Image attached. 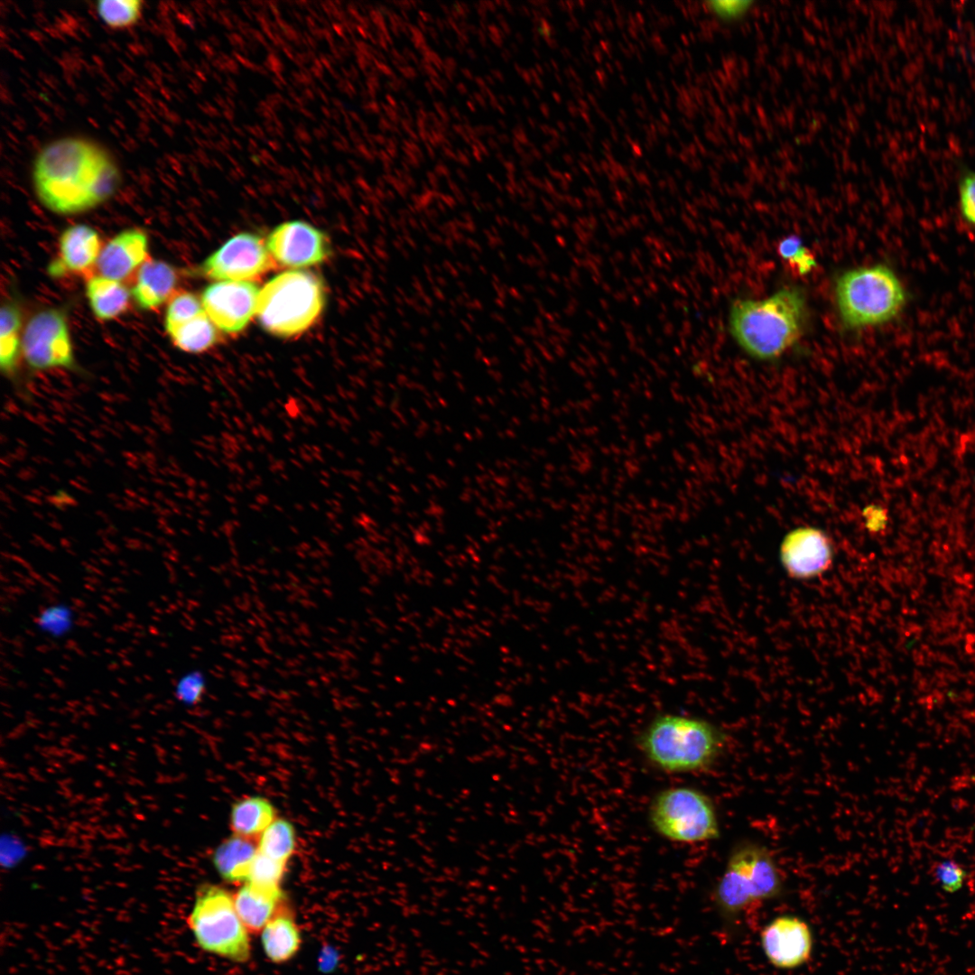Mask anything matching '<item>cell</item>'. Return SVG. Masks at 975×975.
<instances>
[{
    "label": "cell",
    "instance_id": "cell-1",
    "mask_svg": "<svg viewBox=\"0 0 975 975\" xmlns=\"http://www.w3.org/2000/svg\"><path fill=\"white\" fill-rule=\"evenodd\" d=\"M31 175L39 200L59 214L98 206L121 182L113 154L97 141L79 135L59 137L42 146L32 160Z\"/></svg>",
    "mask_w": 975,
    "mask_h": 975
},
{
    "label": "cell",
    "instance_id": "cell-2",
    "mask_svg": "<svg viewBox=\"0 0 975 975\" xmlns=\"http://www.w3.org/2000/svg\"><path fill=\"white\" fill-rule=\"evenodd\" d=\"M723 731L692 716L659 713L646 724L637 744L645 757L666 773H690L708 768L721 755Z\"/></svg>",
    "mask_w": 975,
    "mask_h": 975
},
{
    "label": "cell",
    "instance_id": "cell-3",
    "mask_svg": "<svg viewBox=\"0 0 975 975\" xmlns=\"http://www.w3.org/2000/svg\"><path fill=\"white\" fill-rule=\"evenodd\" d=\"M805 314L801 290L784 288L761 301L737 300L729 328L737 342L754 358L773 359L796 342Z\"/></svg>",
    "mask_w": 975,
    "mask_h": 975
},
{
    "label": "cell",
    "instance_id": "cell-4",
    "mask_svg": "<svg viewBox=\"0 0 975 975\" xmlns=\"http://www.w3.org/2000/svg\"><path fill=\"white\" fill-rule=\"evenodd\" d=\"M784 889V877L771 852L758 843L743 841L731 850L711 901L730 929L748 908L779 897Z\"/></svg>",
    "mask_w": 975,
    "mask_h": 975
},
{
    "label": "cell",
    "instance_id": "cell-5",
    "mask_svg": "<svg viewBox=\"0 0 975 975\" xmlns=\"http://www.w3.org/2000/svg\"><path fill=\"white\" fill-rule=\"evenodd\" d=\"M324 304L325 289L317 275L302 270L286 271L260 289L255 315L267 332L292 337L317 320Z\"/></svg>",
    "mask_w": 975,
    "mask_h": 975
},
{
    "label": "cell",
    "instance_id": "cell-6",
    "mask_svg": "<svg viewBox=\"0 0 975 975\" xmlns=\"http://www.w3.org/2000/svg\"><path fill=\"white\" fill-rule=\"evenodd\" d=\"M836 302L846 328L859 329L894 319L905 303V291L886 265L859 267L843 273L836 282Z\"/></svg>",
    "mask_w": 975,
    "mask_h": 975
},
{
    "label": "cell",
    "instance_id": "cell-7",
    "mask_svg": "<svg viewBox=\"0 0 975 975\" xmlns=\"http://www.w3.org/2000/svg\"><path fill=\"white\" fill-rule=\"evenodd\" d=\"M188 924L202 950L235 961L249 958L248 931L226 889L210 884L200 887Z\"/></svg>",
    "mask_w": 975,
    "mask_h": 975
},
{
    "label": "cell",
    "instance_id": "cell-8",
    "mask_svg": "<svg viewBox=\"0 0 975 975\" xmlns=\"http://www.w3.org/2000/svg\"><path fill=\"white\" fill-rule=\"evenodd\" d=\"M648 818L663 838L679 843H698L720 835L717 812L711 799L688 786L661 790L652 800Z\"/></svg>",
    "mask_w": 975,
    "mask_h": 975
},
{
    "label": "cell",
    "instance_id": "cell-9",
    "mask_svg": "<svg viewBox=\"0 0 975 975\" xmlns=\"http://www.w3.org/2000/svg\"><path fill=\"white\" fill-rule=\"evenodd\" d=\"M23 357L33 372L54 368L76 369V360L63 311L49 309L27 323L22 339Z\"/></svg>",
    "mask_w": 975,
    "mask_h": 975
},
{
    "label": "cell",
    "instance_id": "cell-10",
    "mask_svg": "<svg viewBox=\"0 0 975 975\" xmlns=\"http://www.w3.org/2000/svg\"><path fill=\"white\" fill-rule=\"evenodd\" d=\"M274 266L266 244L257 235L239 233L210 255L201 265V274L217 282L250 281Z\"/></svg>",
    "mask_w": 975,
    "mask_h": 975
},
{
    "label": "cell",
    "instance_id": "cell-11",
    "mask_svg": "<svg viewBox=\"0 0 975 975\" xmlns=\"http://www.w3.org/2000/svg\"><path fill=\"white\" fill-rule=\"evenodd\" d=\"M760 944L766 961L774 968L792 970L811 960L814 936L811 925L803 918L780 915L764 925Z\"/></svg>",
    "mask_w": 975,
    "mask_h": 975
},
{
    "label": "cell",
    "instance_id": "cell-12",
    "mask_svg": "<svg viewBox=\"0 0 975 975\" xmlns=\"http://www.w3.org/2000/svg\"><path fill=\"white\" fill-rule=\"evenodd\" d=\"M259 292L257 285L250 281H220L207 286L200 300L204 311L218 330L237 333L255 314Z\"/></svg>",
    "mask_w": 975,
    "mask_h": 975
},
{
    "label": "cell",
    "instance_id": "cell-13",
    "mask_svg": "<svg viewBox=\"0 0 975 975\" xmlns=\"http://www.w3.org/2000/svg\"><path fill=\"white\" fill-rule=\"evenodd\" d=\"M266 246L273 260L291 268L320 264L331 253L327 235L312 225L300 220L277 226L269 234Z\"/></svg>",
    "mask_w": 975,
    "mask_h": 975
},
{
    "label": "cell",
    "instance_id": "cell-14",
    "mask_svg": "<svg viewBox=\"0 0 975 975\" xmlns=\"http://www.w3.org/2000/svg\"><path fill=\"white\" fill-rule=\"evenodd\" d=\"M833 548L828 535L814 527H798L788 533L780 545V562L787 574L796 580L815 578L828 571Z\"/></svg>",
    "mask_w": 975,
    "mask_h": 975
},
{
    "label": "cell",
    "instance_id": "cell-15",
    "mask_svg": "<svg viewBox=\"0 0 975 975\" xmlns=\"http://www.w3.org/2000/svg\"><path fill=\"white\" fill-rule=\"evenodd\" d=\"M149 258L146 235L139 229L123 231L101 249L97 269L101 276L123 282Z\"/></svg>",
    "mask_w": 975,
    "mask_h": 975
},
{
    "label": "cell",
    "instance_id": "cell-16",
    "mask_svg": "<svg viewBox=\"0 0 975 975\" xmlns=\"http://www.w3.org/2000/svg\"><path fill=\"white\" fill-rule=\"evenodd\" d=\"M98 234L92 228L78 224L66 228L59 240V257L51 265L52 274L70 273L90 278L102 249Z\"/></svg>",
    "mask_w": 975,
    "mask_h": 975
},
{
    "label": "cell",
    "instance_id": "cell-17",
    "mask_svg": "<svg viewBox=\"0 0 975 975\" xmlns=\"http://www.w3.org/2000/svg\"><path fill=\"white\" fill-rule=\"evenodd\" d=\"M177 274L169 264L148 258L135 275L132 295L144 310H156L175 293Z\"/></svg>",
    "mask_w": 975,
    "mask_h": 975
},
{
    "label": "cell",
    "instance_id": "cell-18",
    "mask_svg": "<svg viewBox=\"0 0 975 975\" xmlns=\"http://www.w3.org/2000/svg\"><path fill=\"white\" fill-rule=\"evenodd\" d=\"M233 898L242 923L251 933L262 932L284 901L281 889L266 890L248 883H245Z\"/></svg>",
    "mask_w": 975,
    "mask_h": 975
},
{
    "label": "cell",
    "instance_id": "cell-19",
    "mask_svg": "<svg viewBox=\"0 0 975 975\" xmlns=\"http://www.w3.org/2000/svg\"><path fill=\"white\" fill-rule=\"evenodd\" d=\"M262 943L269 960L281 963L292 959L301 944L293 915L284 901L262 931Z\"/></svg>",
    "mask_w": 975,
    "mask_h": 975
},
{
    "label": "cell",
    "instance_id": "cell-20",
    "mask_svg": "<svg viewBox=\"0 0 975 975\" xmlns=\"http://www.w3.org/2000/svg\"><path fill=\"white\" fill-rule=\"evenodd\" d=\"M256 853L257 840L233 834L215 849L211 859L224 880L246 883Z\"/></svg>",
    "mask_w": 975,
    "mask_h": 975
},
{
    "label": "cell",
    "instance_id": "cell-21",
    "mask_svg": "<svg viewBox=\"0 0 975 975\" xmlns=\"http://www.w3.org/2000/svg\"><path fill=\"white\" fill-rule=\"evenodd\" d=\"M87 297L95 316L110 320L125 312L130 303V292L122 282L101 275L87 281Z\"/></svg>",
    "mask_w": 975,
    "mask_h": 975
},
{
    "label": "cell",
    "instance_id": "cell-22",
    "mask_svg": "<svg viewBox=\"0 0 975 975\" xmlns=\"http://www.w3.org/2000/svg\"><path fill=\"white\" fill-rule=\"evenodd\" d=\"M275 819L274 807L267 799L250 796L232 805L230 826L234 834L257 840Z\"/></svg>",
    "mask_w": 975,
    "mask_h": 975
},
{
    "label": "cell",
    "instance_id": "cell-23",
    "mask_svg": "<svg viewBox=\"0 0 975 975\" xmlns=\"http://www.w3.org/2000/svg\"><path fill=\"white\" fill-rule=\"evenodd\" d=\"M0 317V367L3 374L15 383L22 327L20 308L14 302H5L1 308Z\"/></svg>",
    "mask_w": 975,
    "mask_h": 975
},
{
    "label": "cell",
    "instance_id": "cell-24",
    "mask_svg": "<svg viewBox=\"0 0 975 975\" xmlns=\"http://www.w3.org/2000/svg\"><path fill=\"white\" fill-rule=\"evenodd\" d=\"M218 328L205 311L167 331L173 345L181 351L199 354L218 342Z\"/></svg>",
    "mask_w": 975,
    "mask_h": 975
},
{
    "label": "cell",
    "instance_id": "cell-25",
    "mask_svg": "<svg viewBox=\"0 0 975 975\" xmlns=\"http://www.w3.org/2000/svg\"><path fill=\"white\" fill-rule=\"evenodd\" d=\"M296 847L293 825L285 819L276 818L257 840L258 852L287 863Z\"/></svg>",
    "mask_w": 975,
    "mask_h": 975
},
{
    "label": "cell",
    "instance_id": "cell-26",
    "mask_svg": "<svg viewBox=\"0 0 975 975\" xmlns=\"http://www.w3.org/2000/svg\"><path fill=\"white\" fill-rule=\"evenodd\" d=\"M97 15L112 30H125L135 25L142 17L144 3L140 0H100L95 5Z\"/></svg>",
    "mask_w": 975,
    "mask_h": 975
},
{
    "label": "cell",
    "instance_id": "cell-27",
    "mask_svg": "<svg viewBox=\"0 0 975 975\" xmlns=\"http://www.w3.org/2000/svg\"><path fill=\"white\" fill-rule=\"evenodd\" d=\"M286 863L271 859L260 852L257 853L251 865L246 883L253 887L266 890H278L280 882L283 877Z\"/></svg>",
    "mask_w": 975,
    "mask_h": 975
},
{
    "label": "cell",
    "instance_id": "cell-28",
    "mask_svg": "<svg viewBox=\"0 0 975 975\" xmlns=\"http://www.w3.org/2000/svg\"><path fill=\"white\" fill-rule=\"evenodd\" d=\"M204 311L201 300L189 292H175L167 303L165 330H168Z\"/></svg>",
    "mask_w": 975,
    "mask_h": 975
},
{
    "label": "cell",
    "instance_id": "cell-29",
    "mask_svg": "<svg viewBox=\"0 0 975 975\" xmlns=\"http://www.w3.org/2000/svg\"><path fill=\"white\" fill-rule=\"evenodd\" d=\"M778 253L796 274H806L816 265L814 256L794 236L780 241Z\"/></svg>",
    "mask_w": 975,
    "mask_h": 975
},
{
    "label": "cell",
    "instance_id": "cell-30",
    "mask_svg": "<svg viewBox=\"0 0 975 975\" xmlns=\"http://www.w3.org/2000/svg\"><path fill=\"white\" fill-rule=\"evenodd\" d=\"M933 876L943 891L953 894L962 888L967 871L954 860L944 859L936 864Z\"/></svg>",
    "mask_w": 975,
    "mask_h": 975
},
{
    "label": "cell",
    "instance_id": "cell-31",
    "mask_svg": "<svg viewBox=\"0 0 975 975\" xmlns=\"http://www.w3.org/2000/svg\"><path fill=\"white\" fill-rule=\"evenodd\" d=\"M206 685L204 674L200 671H191L179 679L175 687V694L182 703L194 705L202 699Z\"/></svg>",
    "mask_w": 975,
    "mask_h": 975
},
{
    "label": "cell",
    "instance_id": "cell-32",
    "mask_svg": "<svg viewBox=\"0 0 975 975\" xmlns=\"http://www.w3.org/2000/svg\"><path fill=\"white\" fill-rule=\"evenodd\" d=\"M959 202L961 217L975 228V172H969L961 178Z\"/></svg>",
    "mask_w": 975,
    "mask_h": 975
},
{
    "label": "cell",
    "instance_id": "cell-33",
    "mask_svg": "<svg viewBox=\"0 0 975 975\" xmlns=\"http://www.w3.org/2000/svg\"><path fill=\"white\" fill-rule=\"evenodd\" d=\"M751 2L746 1H718L708 4L710 11L723 21H735L741 19L751 8Z\"/></svg>",
    "mask_w": 975,
    "mask_h": 975
},
{
    "label": "cell",
    "instance_id": "cell-34",
    "mask_svg": "<svg viewBox=\"0 0 975 975\" xmlns=\"http://www.w3.org/2000/svg\"><path fill=\"white\" fill-rule=\"evenodd\" d=\"M40 620L43 628L51 633L60 634L70 627L71 618L66 608L56 606L42 612Z\"/></svg>",
    "mask_w": 975,
    "mask_h": 975
}]
</instances>
